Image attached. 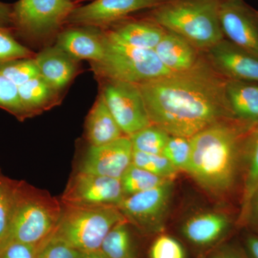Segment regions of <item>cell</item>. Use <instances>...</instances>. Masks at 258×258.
Listing matches in <instances>:
<instances>
[{"label": "cell", "mask_w": 258, "mask_h": 258, "mask_svg": "<svg viewBox=\"0 0 258 258\" xmlns=\"http://www.w3.org/2000/svg\"><path fill=\"white\" fill-rule=\"evenodd\" d=\"M168 181L171 180L153 174L133 164H131L120 179L125 197L154 189Z\"/></svg>", "instance_id": "obj_25"}, {"label": "cell", "mask_w": 258, "mask_h": 258, "mask_svg": "<svg viewBox=\"0 0 258 258\" xmlns=\"http://www.w3.org/2000/svg\"><path fill=\"white\" fill-rule=\"evenodd\" d=\"M62 215L53 235L80 252L100 249L110 230L126 220L116 206L62 203Z\"/></svg>", "instance_id": "obj_5"}, {"label": "cell", "mask_w": 258, "mask_h": 258, "mask_svg": "<svg viewBox=\"0 0 258 258\" xmlns=\"http://www.w3.org/2000/svg\"><path fill=\"white\" fill-rule=\"evenodd\" d=\"M219 19L224 37L258 57V10L244 0H221Z\"/></svg>", "instance_id": "obj_11"}, {"label": "cell", "mask_w": 258, "mask_h": 258, "mask_svg": "<svg viewBox=\"0 0 258 258\" xmlns=\"http://www.w3.org/2000/svg\"><path fill=\"white\" fill-rule=\"evenodd\" d=\"M232 226V220L223 212L208 211L196 214L185 220L181 232L193 245L208 247L224 239Z\"/></svg>", "instance_id": "obj_16"}, {"label": "cell", "mask_w": 258, "mask_h": 258, "mask_svg": "<svg viewBox=\"0 0 258 258\" xmlns=\"http://www.w3.org/2000/svg\"><path fill=\"white\" fill-rule=\"evenodd\" d=\"M34 58L40 76L59 92L69 86L79 72L80 61L55 45L45 47Z\"/></svg>", "instance_id": "obj_17"}, {"label": "cell", "mask_w": 258, "mask_h": 258, "mask_svg": "<svg viewBox=\"0 0 258 258\" xmlns=\"http://www.w3.org/2000/svg\"><path fill=\"white\" fill-rule=\"evenodd\" d=\"M209 258H249L247 253L230 244H223L212 251Z\"/></svg>", "instance_id": "obj_36"}, {"label": "cell", "mask_w": 258, "mask_h": 258, "mask_svg": "<svg viewBox=\"0 0 258 258\" xmlns=\"http://www.w3.org/2000/svg\"><path fill=\"white\" fill-rule=\"evenodd\" d=\"M55 45L77 60L98 62L104 55V32L96 27L74 26L57 35Z\"/></svg>", "instance_id": "obj_15"}, {"label": "cell", "mask_w": 258, "mask_h": 258, "mask_svg": "<svg viewBox=\"0 0 258 258\" xmlns=\"http://www.w3.org/2000/svg\"><path fill=\"white\" fill-rule=\"evenodd\" d=\"M18 181L11 179L0 172V242L9 229Z\"/></svg>", "instance_id": "obj_28"}, {"label": "cell", "mask_w": 258, "mask_h": 258, "mask_svg": "<svg viewBox=\"0 0 258 258\" xmlns=\"http://www.w3.org/2000/svg\"><path fill=\"white\" fill-rule=\"evenodd\" d=\"M74 8L71 0H19L13 5L12 30L27 41L45 40L58 32Z\"/></svg>", "instance_id": "obj_7"}, {"label": "cell", "mask_w": 258, "mask_h": 258, "mask_svg": "<svg viewBox=\"0 0 258 258\" xmlns=\"http://www.w3.org/2000/svg\"><path fill=\"white\" fill-rule=\"evenodd\" d=\"M40 245L11 243L0 250V258H36Z\"/></svg>", "instance_id": "obj_35"}, {"label": "cell", "mask_w": 258, "mask_h": 258, "mask_svg": "<svg viewBox=\"0 0 258 258\" xmlns=\"http://www.w3.org/2000/svg\"><path fill=\"white\" fill-rule=\"evenodd\" d=\"M226 89L235 116L258 122V83L228 80Z\"/></svg>", "instance_id": "obj_22"}, {"label": "cell", "mask_w": 258, "mask_h": 258, "mask_svg": "<svg viewBox=\"0 0 258 258\" xmlns=\"http://www.w3.org/2000/svg\"><path fill=\"white\" fill-rule=\"evenodd\" d=\"M244 245L249 258H258V234H248L246 236Z\"/></svg>", "instance_id": "obj_38"}, {"label": "cell", "mask_w": 258, "mask_h": 258, "mask_svg": "<svg viewBox=\"0 0 258 258\" xmlns=\"http://www.w3.org/2000/svg\"><path fill=\"white\" fill-rule=\"evenodd\" d=\"M0 108L16 117L19 120L28 118L24 109L20 96L18 87L0 74Z\"/></svg>", "instance_id": "obj_32"}, {"label": "cell", "mask_w": 258, "mask_h": 258, "mask_svg": "<svg viewBox=\"0 0 258 258\" xmlns=\"http://www.w3.org/2000/svg\"><path fill=\"white\" fill-rule=\"evenodd\" d=\"M132 164L164 179L172 180L177 169L162 154H147L134 150Z\"/></svg>", "instance_id": "obj_27"}, {"label": "cell", "mask_w": 258, "mask_h": 258, "mask_svg": "<svg viewBox=\"0 0 258 258\" xmlns=\"http://www.w3.org/2000/svg\"><path fill=\"white\" fill-rule=\"evenodd\" d=\"M34 57L18 59L0 64V74L19 87L40 75Z\"/></svg>", "instance_id": "obj_29"}, {"label": "cell", "mask_w": 258, "mask_h": 258, "mask_svg": "<svg viewBox=\"0 0 258 258\" xmlns=\"http://www.w3.org/2000/svg\"><path fill=\"white\" fill-rule=\"evenodd\" d=\"M203 54L226 79L258 83V57L227 39H222Z\"/></svg>", "instance_id": "obj_14"}, {"label": "cell", "mask_w": 258, "mask_h": 258, "mask_svg": "<svg viewBox=\"0 0 258 258\" xmlns=\"http://www.w3.org/2000/svg\"><path fill=\"white\" fill-rule=\"evenodd\" d=\"M101 80V94L115 121L126 137L152 125L137 84Z\"/></svg>", "instance_id": "obj_9"}, {"label": "cell", "mask_w": 258, "mask_h": 258, "mask_svg": "<svg viewBox=\"0 0 258 258\" xmlns=\"http://www.w3.org/2000/svg\"><path fill=\"white\" fill-rule=\"evenodd\" d=\"M149 258H186V252L182 244L174 237L161 235L151 246Z\"/></svg>", "instance_id": "obj_33"}, {"label": "cell", "mask_w": 258, "mask_h": 258, "mask_svg": "<svg viewBox=\"0 0 258 258\" xmlns=\"http://www.w3.org/2000/svg\"><path fill=\"white\" fill-rule=\"evenodd\" d=\"M78 258H106L100 249L93 251H83L80 252Z\"/></svg>", "instance_id": "obj_40"}, {"label": "cell", "mask_w": 258, "mask_h": 258, "mask_svg": "<svg viewBox=\"0 0 258 258\" xmlns=\"http://www.w3.org/2000/svg\"><path fill=\"white\" fill-rule=\"evenodd\" d=\"M258 189V129L254 134L247 157L242 181L241 211L239 222L244 224L249 203Z\"/></svg>", "instance_id": "obj_24"}, {"label": "cell", "mask_w": 258, "mask_h": 258, "mask_svg": "<svg viewBox=\"0 0 258 258\" xmlns=\"http://www.w3.org/2000/svg\"><path fill=\"white\" fill-rule=\"evenodd\" d=\"M100 250L106 258H138L126 220L117 224L110 230L102 242Z\"/></svg>", "instance_id": "obj_23"}, {"label": "cell", "mask_w": 258, "mask_h": 258, "mask_svg": "<svg viewBox=\"0 0 258 258\" xmlns=\"http://www.w3.org/2000/svg\"><path fill=\"white\" fill-rule=\"evenodd\" d=\"M166 0H94L75 8L66 23L74 26H108L124 20L128 15L143 10H153Z\"/></svg>", "instance_id": "obj_12"}, {"label": "cell", "mask_w": 258, "mask_h": 258, "mask_svg": "<svg viewBox=\"0 0 258 258\" xmlns=\"http://www.w3.org/2000/svg\"><path fill=\"white\" fill-rule=\"evenodd\" d=\"M19 96L28 118L39 114L55 105L59 91L40 75L18 87Z\"/></svg>", "instance_id": "obj_21"}, {"label": "cell", "mask_w": 258, "mask_h": 258, "mask_svg": "<svg viewBox=\"0 0 258 258\" xmlns=\"http://www.w3.org/2000/svg\"><path fill=\"white\" fill-rule=\"evenodd\" d=\"M120 21L105 32L115 41L138 48L154 50L166 30L149 18Z\"/></svg>", "instance_id": "obj_19"}, {"label": "cell", "mask_w": 258, "mask_h": 258, "mask_svg": "<svg viewBox=\"0 0 258 258\" xmlns=\"http://www.w3.org/2000/svg\"><path fill=\"white\" fill-rule=\"evenodd\" d=\"M162 155L179 171H187L191 157V142L186 137L170 136Z\"/></svg>", "instance_id": "obj_30"}, {"label": "cell", "mask_w": 258, "mask_h": 258, "mask_svg": "<svg viewBox=\"0 0 258 258\" xmlns=\"http://www.w3.org/2000/svg\"><path fill=\"white\" fill-rule=\"evenodd\" d=\"M105 52L98 62H91L98 79H110L134 84L171 74L154 50L138 48L115 41L104 32Z\"/></svg>", "instance_id": "obj_6"}, {"label": "cell", "mask_w": 258, "mask_h": 258, "mask_svg": "<svg viewBox=\"0 0 258 258\" xmlns=\"http://www.w3.org/2000/svg\"><path fill=\"white\" fill-rule=\"evenodd\" d=\"M227 81L203 54L188 71L137 86L152 124L170 136L190 139L210 125L236 117L227 97Z\"/></svg>", "instance_id": "obj_1"}, {"label": "cell", "mask_w": 258, "mask_h": 258, "mask_svg": "<svg viewBox=\"0 0 258 258\" xmlns=\"http://www.w3.org/2000/svg\"><path fill=\"white\" fill-rule=\"evenodd\" d=\"M35 55L16 40L12 29L0 28V64L18 59L32 58Z\"/></svg>", "instance_id": "obj_31"}, {"label": "cell", "mask_w": 258, "mask_h": 258, "mask_svg": "<svg viewBox=\"0 0 258 258\" xmlns=\"http://www.w3.org/2000/svg\"><path fill=\"white\" fill-rule=\"evenodd\" d=\"M62 211L61 202L46 190L18 181L11 222L0 250L15 242L40 245L53 235Z\"/></svg>", "instance_id": "obj_3"}, {"label": "cell", "mask_w": 258, "mask_h": 258, "mask_svg": "<svg viewBox=\"0 0 258 258\" xmlns=\"http://www.w3.org/2000/svg\"><path fill=\"white\" fill-rule=\"evenodd\" d=\"M170 135L155 125H150L129 137L134 150L162 154Z\"/></svg>", "instance_id": "obj_26"}, {"label": "cell", "mask_w": 258, "mask_h": 258, "mask_svg": "<svg viewBox=\"0 0 258 258\" xmlns=\"http://www.w3.org/2000/svg\"><path fill=\"white\" fill-rule=\"evenodd\" d=\"M85 134L90 146L103 145L125 137L101 93L86 118Z\"/></svg>", "instance_id": "obj_20"}, {"label": "cell", "mask_w": 258, "mask_h": 258, "mask_svg": "<svg viewBox=\"0 0 258 258\" xmlns=\"http://www.w3.org/2000/svg\"><path fill=\"white\" fill-rule=\"evenodd\" d=\"M125 198L120 179L76 173L71 178L60 202L81 206H118Z\"/></svg>", "instance_id": "obj_10"}, {"label": "cell", "mask_w": 258, "mask_h": 258, "mask_svg": "<svg viewBox=\"0 0 258 258\" xmlns=\"http://www.w3.org/2000/svg\"><path fill=\"white\" fill-rule=\"evenodd\" d=\"M172 180L154 189L123 198L118 205L128 224L146 234H157L164 228L172 198Z\"/></svg>", "instance_id": "obj_8"}, {"label": "cell", "mask_w": 258, "mask_h": 258, "mask_svg": "<svg viewBox=\"0 0 258 258\" xmlns=\"http://www.w3.org/2000/svg\"><path fill=\"white\" fill-rule=\"evenodd\" d=\"M154 51L171 73L191 69L203 54L184 37L169 30H166Z\"/></svg>", "instance_id": "obj_18"}, {"label": "cell", "mask_w": 258, "mask_h": 258, "mask_svg": "<svg viewBox=\"0 0 258 258\" xmlns=\"http://www.w3.org/2000/svg\"><path fill=\"white\" fill-rule=\"evenodd\" d=\"M13 5L0 2V28L12 29Z\"/></svg>", "instance_id": "obj_39"}, {"label": "cell", "mask_w": 258, "mask_h": 258, "mask_svg": "<svg viewBox=\"0 0 258 258\" xmlns=\"http://www.w3.org/2000/svg\"><path fill=\"white\" fill-rule=\"evenodd\" d=\"M80 251L52 235L40 245L36 258H78Z\"/></svg>", "instance_id": "obj_34"}, {"label": "cell", "mask_w": 258, "mask_h": 258, "mask_svg": "<svg viewBox=\"0 0 258 258\" xmlns=\"http://www.w3.org/2000/svg\"><path fill=\"white\" fill-rule=\"evenodd\" d=\"M133 152L126 136L111 143L90 146L79 171L120 179L132 164Z\"/></svg>", "instance_id": "obj_13"}, {"label": "cell", "mask_w": 258, "mask_h": 258, "mask_svg": "<svg viewBox=\"0 0 258 258\" xmlns=\"http://www.w3.org/2000/svg\"><path fill=\"white\" fill-rule=\"evenodd\" d=\"M221 0H166L151 20L181 35L201 52L225 38L219 19Z\"/></svg>", "instance_id": "obj_4"}, {"label": "cell", "mask_w": 258, "mask_h": 258, "mask_svg": "<svg viewBox=\"0 0 258 258\" xmlns=\"http://www.w3.org/2000/svg\"><path fill=\"white\" fill-rule=\"evenodd\" d=\"M258 122L227 118L190 138L191 157L186 172L202 188L217 197L235 189L244 171Z\"/></svg>", "instance_id": "obj_2"}, {"label": "cell", "mask_w": 258, "mask_h": 258, "mask_svg": "<svg viewBox=\"0 0 258 258\" xmlns=\"http://www.w3.org/2000/svg\"><path fill=\"white\" fill-rule=\"evenodd\" d=\"M248 223L256 230L258 234V189L249 203L248 211L244 224Z\"/></svg>", "instance_id": "obj_37"}]
</instances>
